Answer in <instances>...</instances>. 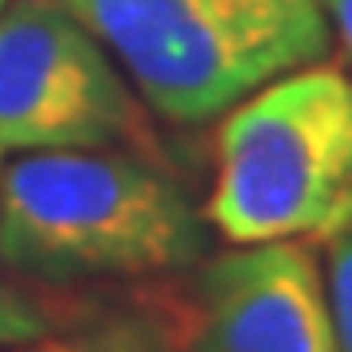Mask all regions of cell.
<instances>
[{
	"instance_id": "6da1fadb",
	"label": "cell",
	"mask_w": 352,
	"mask_h": 352,
	"mask_svg": "<svg viewBox=\"0 0 352 352\" xmlns=\"http://www.w3.org/2000/svg\"><path fill=\"white\" fill-rule=\"evenodd\" d=\"M208 247L204 212L141 153H20L0 168V266L28 282L176 274Z\"/></svg>"
},
{
	"instance_id": "8992f818",
	"label": "cell",
	"mask_w": 352,
	"mask_h": 352,
	"mask_svg": "<svg viewBox=\"0 0 352 352\" xmlns=\"http://www.w3.org/2000/svg\"><path fill=\"white\" fill-rule=\"evenodd\" d=\"M164 314V309H157ZM149 314V317H157ZM149 317H102L98 305L82 302V298H67L59 286H20L0 278V349L12 344H43V340H67V337H90V333H110V329H126Z\"/></svg>"
},
{
	"instance_id": "277c9868",
	"label": "cell",
	"mask_w": 352,
	"mask_h": 352,
	"mask_svg": "<svg viewBox=\"0 0 352 352\" xmlns=\"http://www.w3.org/2000/svg\"><path fill=\"white\" fill-rule=\"evenodd\" d=\"M0 149L157 153L141 94L63 0H16L0 16Z\"/></svg>"
},
{
	"instance_id": "5b68a950",
	"label": "cell",
	"mask_w": 352,
	"mask_h": 352,
	"mask_svg": "<svg viewBox=\"0 0 352 352\" xmlns=\"http://www.w3.org/2000/svg\"><path fill=\"white\" fill-rule=\"evenodd\" d=\"M184 352H337L314 243L231 247L200 266Z\"/></svg>"
},
{
	"instance_id": "ba28073f",
	"label": "cell",
	"mask_w": 352,
	"mask_h": 352,
	"mask_svg": "<svg viewBox=\"0 0 352 352\" xmlns=\"http://www.w3.org/2000/svg\"><path fill=\"white\" fill-rule=\"evenodd\" d=\"M321 254V274H325V302L333 321L337 352H352V223L333 231Z\"/></svg>"
},
{
	"instance_id": "9c48e42d",
	"label": "cell",
	"mask_w": 352,
	"mask_h": 352,
	"mask_svg": "<svg viewBox=\"0 0 352 352\" xmlns=\"http://www.w3.org/2000/svg\"><path fill=\"white\" fill-rule=\"evenodd\" d=\"M321 12H325L329 32L344 47V59L352 63V0H321Z\"/></svg>"
},
{
	"instance_id": "3957f363",
	"label": "cell",
	"mask_w": 352,
	"mask_h": 352,
	"mask_svg": "<svg viewBox=\"0 0 352 352\" xmlns=\"http://www.w3.org/2000/svg\"><path fill=\"white\" fill-rule=\"evenodd\" d=\"M113 55L141 102L200 126L270 78L321 63V0H63Z\"/></svg>"
},
{
	"instance_id": "30bf717a",
	"label": "cell",
	"mask_w": 352,
	"mask_h": 352,
	"mask_svg": "<svg viewBox=\"0 0 352 352\" xmlns=\"http://www.w3.org/2000/svg\"><path fill=\"white\" fill-rule=\"evenodd\" d=\"M0 168H4V149H0Z\"/></svg>"
},
{
	"instance_id": "52a82bcc",
	"label": "cell",
	"mask_w": 352,
	"mask_h": 352,
	"mask_svg": "<svg viewBox=\"0 0 352 352\" xmlns=\"http://www.w3.org/2000/svg\"><path fill=\"white\" fill-rule=\"evenodd\" d=\"M184 337H188V305L180 314H157L149 321L110 329V333L43 340V344H12L0 352H184Z\"/></svg>"
},
{
	"instance_id": "8fae6325",
	"label": "cell",
	"mask_w": 352,
	"mask_h": 352,
	"mask_svg": "<svg viewBox=\"0 0 352 352\" xmlns=\"http://www.w3.org/2000/svg\"><path fill=\"white\" fill-rule=\"evenodd\" d=\"M4 4H8V0H0V8H4Z\"/></svg>"
},
{
	"instance_id": "7a4b0ae2",
	"label": "cell",
	"mask_w": 352,
	"mask_h": 352,
	"mask_svg": "<svg viewBox=\"0 0 352 352\" xmlns=\"http://www.w3.org/2000/svg\"><path fill=\"white\" fill-rule=\"evenodd\" d=\"M200 212L231 247L325 243L352 223V75L309 63L235 102Z\"/></svg>"
}]
</instances>
